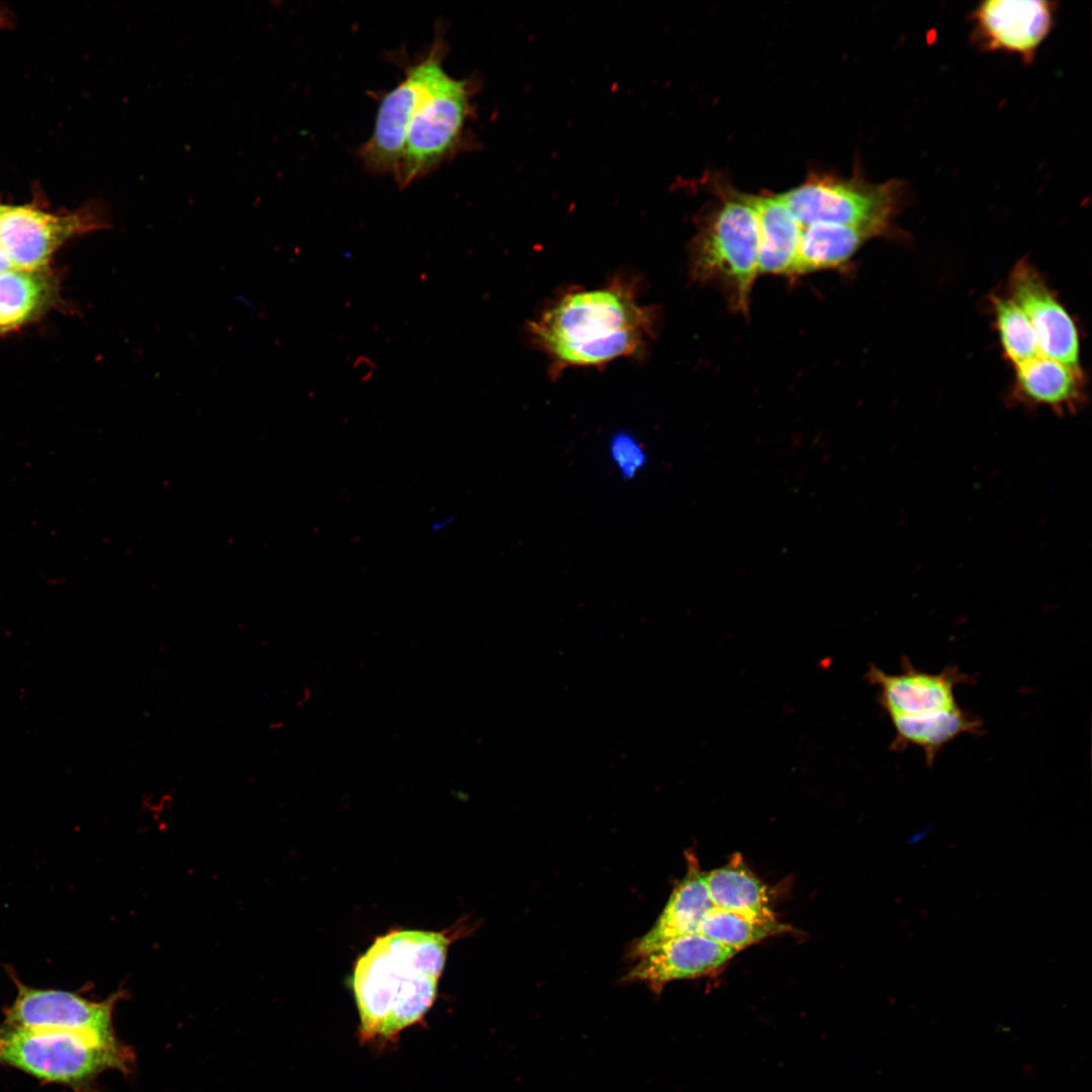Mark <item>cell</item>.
<instances>
[{
	"instance_id": "6da1fadb",
	"label": "cell",
	"mask_w": 1092,
	"mask_h": 1092,
	"mask_svg": "<svg viewBox=\"0 0 1092 1092\" xmlns=\"http://www.w3.org/2000/svg\"><path fill=\"white\" fill-rule=\"evenodd\" d=\"M656 309L639 302L629 280L567 291L529 324L555 371L600 366L641 351L655 332Z\"/></svg>"
},
{
	"instance_id": "7a4b0ae2",
	"label": "cell",
	"mask_w": 1092,
	"mask_h": 1092,
	"mask_svg": "<svg viewBox=\"0 0 1092 1092\" xmlns=\"http://www.w3.org/2000/svg\"><path fill=\"white\" fill-rule=\"evenodd\" d=\"M448 945L444 932L392 930L358 958L351 987L363 1040L390 1038L423 1018L435 1001Z\"/></svg>"
},
{
	"instance_id": "3957f363",
	"label": "cell",
	"mask_w": 1092,
	"mask_h": 1092,
	"mask_svg": "<svg viewBox=\"0 0 1092 1092\" xmlns=\"http://www.w3.org/2000/svg\"><path fill=\"white\" fill-rule=\"evenodd\" d=\"M716 197L698 220L690 246L694 281L718 287L737 312L747 313L759 275L760 233L750 194L720 178L709 184Z\"/></svg>"
},
{
	"instance_id": "277c9868",
	"label": "cell",
	"mask_w": 1092,
	"mask_h": 1092,
	"mask_svg": "<svg viewBox=\"0 0 1092 1092\" xmlns=\"http://www.w3.org/2000/svg\"><path fill=\"white\" fill-rule=\"evenodd\" d=\"M132 1054L122 1043H105L65 1030L0 1024V1066L17 1069L44 1084L83 1092L103 1072H127Z\"/></svg>"
},
{
	"instance_id": "5b68a950",
	"label": "cell",
	"mask_w": 1092,
	"mask_h": 1092,
	"mask_svg": "<svg viewBox=\"0 0 1092 1092\" xmlns=\"http://www.w3.org/2000/svg\"><path fill=\"white\" fill-rule=\"evenodd\" d=\"M781 199L801 226L829 223L857 226L878 237L889 235L908 195L905 181L869 182L859 169L849 178L811 171Z\"/></svg>"
},
{
	"instance_id": "8992f818",
	"label": "cell",
	"mask_w": 1092,
	"mask_h": 1092,
	"mask_svg": "<svg viewBox=\"0 0 1092 1092\" xmlns=\"http://www.w3.org/2000/svg\"><path fill=\"white\" fill-rule=\"evenodd\" d=\"M479 80L450 77L446 72L418 106L408 125L396 174L401 188L430 175L470 146L467 123L474 114Z\"/></svg>"
},
{
	"instance_id": "52a82bcc",
	"label": "cell",
	"mask_w": 1092,
	"mask_h": 1092,
	"mask_svg": "<svg viewBox=\"0 0 1092 1092\" xmlns=\"http://www.w3.org/2000/svg\"><path fill=\"white\" fill-rule=\"evenodd\" d=\"M448 46L437 29L429 49L404 69L403 79L379 102L371 135L357 150L363 167L376 175L397 172L412 118L433 85L445 73Z\"/></svg>"
},
{
	"instance_id": "ba28073f",
	"label": "cell",
	"mask_w": 1092,
	"mask_h": 1092,
	"mask_svg": "<svg viewBox=\"0 0 1092 1092\" xmlns=\"http://www.w3.org/2000/svg\"><path fill=\"white\" fill-rule=\"evenodd\" d=\"M111 228L108 206L94 200L63 215L32 206H3L0 211V249L17 270H39L69 239Z\"/></svg>"
},
{
	"instance_id": "9c48e42d",
	"label": "cell",
	"mask_w": 1092,
	"mask_h": 1092,
	"mask_svg": "<svg viewBox=\"0 0 1092 1092\" xmlns=\"http://www.w3.org/2000/svg\"><path fill=\"white\" fill-rule=\"evenodd\" d=\"M16 994L4 1010V1023L24 1028L65 1030L81 1033L105 1043H118L113 1028V1010L122 992L102 1001H93L64 990L30 987L7 968Z\"/></svg>"
},
{
	"instance_id": "30bf717a",
	"label": "cell",
	"mask_w": 1092,
	"mask_h": 1092,
	"mask_svg": "<svg viewBox=\"0 0 1092 1092\" xmlns=\"http://www.w3.org/2000/svg\"><path fill=\"white\" fill-rule=\"evenodd\" d=\"M1058 2L987 0L972 11V40L985 52L1017 55L1030 65L1055 25Z\"/></svg>"
},
{
	"instance_id": "8fae6325",
	"label": "cell",
	"mask_w": 1092,
	"mask_h": 1092,
	"mask_svg": "<svg viewBox=\"0 0 1092 1092\" xmlns=\"http://www.w3.org/2000/svg\"><path fill=\"white\" fill-rule=\"evenodd\" d=\"M864 678L877 689V703L888 718L925 716L956 709L960 707L957 687L975 680L954 664L934 673L918 669L906 655L901 657L899 672L889 673L871 663Z\"/></svg>"
},
{
	"instance_id": "7c38bea8",
	"label": "cell",
	"mask_w": 1092,
	"mask_h": 1092,
	"mask_svg": "<svg viewBox=\"0 0 1092 1092\" xmlns=\"http://www.w3.org/2000/svg\"><path fill=\"white\" fill-rule=\"evenodd\" d=\"M1009 291L1034 330L1040 355L1080 368L1079 334L1074 320L1025 260L1012 269Z\"/></svg>"
},
{
	"instance_id": "4fadbf2b",
	"label": "cell",
	"mask_w": 1092,
	"mask_h": 1092,
	"mask_svg": "<svg viewBox=\"0 0 1092 1092\" xmlns=\"http://www.w3.org/2000/svg\"><path fill=\"white\" fill-rule=\"evenodd\" d=\"M737 952L700 932L685 934L639 957L625 980L644 983L659 993L669 982L695 979L720 970Z\"/></svg>"
},
{
	"instance_id": "5bb4252c",
	"label": "cell",
	"mask_w": 1092,
	"mask_h": 1092,
	"mask_svg": "<svg viewBox=\"0 0 1092 1092\" xmlns=\"http://www.w3.org/2000/svg\"><path fill=\"white\" fill-rule=\"evenodd\" d=\"M714 908L697 856L687 854V872L676 884L657 920L634 946L639 958L676 936L699 932L705 916Z\"/></svg>"
},
{
	"instance_id": "9a60e30c",
	"label": "cell",
	"mask_w": 1092,
	"mask_h": 1092,
	"mask_svg": "<svg viewBox=\"0 0 1092 1092\" xmlns=\"http://www.w3.org/2000/svg\"><path fill=\"white\" fill-rule=\"evenodd\" d=\"M1014 397L1025 404L1048 406L1056 413H1075L1084 402L1081 368L1042 355L1015 367Z\"/></svg>"
},
{
	"instance_id": "2e32d148",
	"label": "cell",
	"mask_w": 1092,
	"mask_h": 1092,
	"mask_svg": "<svg viewBox=\"0 0 1092 1092\" xmlns=\"http://www.w3.org/2000/svg\"><path fill=\"white\" fill-rule=\"evenodd\" d=\"M889 720L895 732L890 749L902 752L911 746L917 747L923 752L928 766L934 763L941 749L958 737L985 733L982 719L961 706L925 716H896Z\"/></svg>"
},
{
	"instance_id": "e0dca14e",
	"label": "cell",
	"mask_w": 1092,
	"mask_h": 1092,
	"mask_svg": "<svg viewBox=\"0 0 1092 1092\" xmlns=\"http://www.w3.org/2000/svg\"><path fill=\"white\" fill-rule=\"evenodd\" d=\"M759 233V275L795 276L801 226L779 193L750 194Z\"/></svg>"
},
{
	"instance_id": "ac0fdd59",
	"label": "cell",
	"mask_w": 1092,
	"mask_h": 1092,
	"mask_svg": "<svg viewBox=\"0 0 1092 1092\" xmlns=\"http://www.w3.org/2000/svg\"><path fill=\"white\" fill-rule=\"evenodd\" d=\"M714 907L759 920H776L766 886L735 853L723 867L705 873Z\"/></svg>"
},
{
	"instance_id": "d6986e66",
	"label": "cell",
	"mask_w": 1092,
	"mask_h": 1092,
	"mask_svg": "<svg viewBox=\"0 0 1092 1092\" xmlns=\"http://www.w3.org/2000/svg\"><path fill=\"white\" fill-rule=\"evenodd\" d=\"M877 237L874 232L857 226L829 223L801 226L795 276L840 267L863 244Z\"/></svg>"
},
{
	"instance_id": "ffe728a7",
	"label": "cell",
	"mask_w": 1092,
	"mask_h": 1092,
	"mask_svg": "<svg viewBox=\"0 0 1092 1092\" xmlns=\"http://www.w3.org/2000/svg\"><path fill=\"white\" fill-rule=\"evenodd\" d=\"M52 292L51 278L40 269L0 274V332L31 320L47 305Z\"/></svg>"
},
{
	"instance_id": "44dd1931",
	"label": "cell",
	"mask_w": 1092,
	"mask_h": 1092,
	"mask_svg": "<svg viewBox=\"0 0 1092 1092\" xmlns=\"http://www.w3.org/2000/svg\"><path fill=\"white\" fill-rule=\"evenodd\" d=\"M788 930L789 926L778 919L759 920L716 907L705 916L699 928L701 934L736 951Z\"/></svg>"
},
{
	"instance_id": "7402d4cb",
	"label": "cell",
	"mask_w": 1092,
	"mask_h": 1092,
	"mask_svg": "<svg viewBox=\"0 0 1092 1092\" xmlns=\"http://www.w3.org/2000/svg\"><path fill=\"white\" fill-rule=\"evenodd\" d=\"M995 327L1004 356L1016 367L1040 355L1027 316L1010 297L991 298Z\"/></svg>"
},
{
	"instance_id": "603a6c76",
	"label": "cell",
	"mask_w": 1092,
	"mask_h": 1092,
	"mask_svg": "<svg viewBox=\"0 0 1092 1092\" xmlns=\"http://www.w3.org/2000/svg\"><path fill=\"white\" fill-rule=\"evenodd\" d=\"M608 452L615 469L625 479L637 476L648 461L644 446L636 437L626 432L612 436Z\"/></svg>"
},
{
	"instance_id": "cb8c5ba5",
	"label": "cell",
	"mask_w": 1092,
	"mask_h": 1092,
	"mask_svg": "<svg viewBox=\"0 0 1092 1092\" xmlns=\"http://www.w3.org/2000/svg\"><path fill=\"white\" fill-rule=\"evenodd\" d=\"M929 833H930V828H923V829H920V830H918V831H916V832L912 833V834H911V835H910V836L908 837V839H907V843H909V844H916V843L920 842L921 840H923V839H924L925 837H927V835H928Z\"/></svg>"
},
{
	"instance_id": "d4e9b609",
	"label": "cell",
	"mask_w": 1092,
	"mask_h": 1092,
	"mask_svg": "<svg viewBox=\"0 0 1092 1092\" xmlns=\"http://www.w3.org/2000/svg\"><path fill=\"white\" fill-rule=\"evenodd\" d=\"M13 265L8 256L0 249V274L12 270Z\"/></svg>"
},
{
	"instance_id": "484cf974",
	"label": "cell",
	"mask_w": 1092,
	"mask_h": 1092,
	"mask_svg": "<svg viewBox=\"0 0 1092 1092\" xmlns=\"http://www.w3.org/2000/svg\"><path fill=\"white\" fill-rule=\"evenodd\" d=\"M452 522H453V517H448V518H445L444 520H436L431 524V529L434 532H439V531L445 529L446 527H448L449 525H451Z\"/></svg>"
},
{
	"instance_id": "4316f807",
	"label": "cell",
	"mask_w": 1092,
	"mask_h": 1092,
	"mask_svg": "<svg viewBox=\"0 0 1092 1092\" xmlns=\"http://www.w3.org/2000/svg\"><path fill=\"white\" fill-rule=\"evenodd\" d=\"M3 206H4V205H0V211L2 210Z\"/></svg>"
}]
</instances>
